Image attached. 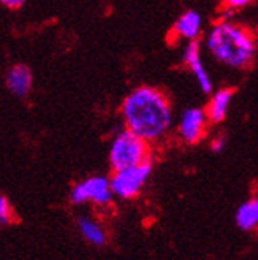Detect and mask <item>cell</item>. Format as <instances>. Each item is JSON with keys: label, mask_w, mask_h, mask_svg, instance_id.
Listing matches in <instances>:
<instances>
[{"label": "cell", "mask_w": 258, "mask_h": 260, "mask_svg": "<svg viewBox=\"0 0 258 260\" xmlns=\"http://www.w3.org/2000/svg\"><path fill=\"white\" fill-rule=\"evenodd\" d=\"M224 7H230V8H235V10H241V8H246L252 0H220Z\"/></svg>", "instance_id": "cell-15"}, {"label": "cell", "mask_w": 258, "mask_h": 260, "mask_svg": "<svg viewBox=\"0 0 258 260\" xmlns=\"http://www.w3.org/2000/svg\"><path fill=\"white\" fill-rule=\"evenodd\" d=\"M76 224H78V230L81 233V237L92 246L101 248V246H105L108 243L106 230L101 227L98 220H95L92 217H87V216H81Z\"/></svg>", "instance_id": "cell-11"}, {"label": "cell", "mask_w": 258, "mask_h": 260, "mask_svg": "<svg viewBox=\"0 0 258 260\" xmlns=\"http://www.w3.org/2000/svg\"><path fill=\"white\" fill-rule=\"evenodd\" d=\"M32 83H33L32 72L25 63H15L7 72L5 76L7 89L18 99H25L30 94Z\"/></svg>", "instance_id": "cell-9"}, {"label": "cell", "mask_w": 258, "mask_h": 260, "mask_svg": "<svg viewBox=\"0 0 258 260\" xmlns=\"http://www.w3.org/2000/svg\"><path fill=\"white\" fill-rule=\"evenodd\" d=\"M152 168H154V160H148L144 164L113 172V175L109 176V183L114 197L121 200L136 199L148 184V181L152 175Z\"/></svg>", "instance_id": "cell-4"}, {"label": "cell", "mask_w": 258, "mask_h": 260, "mask_svg": "<svg viewBox=\"0 0 258 260\" xmlns=\"http://www.w3.org/2000/svg\"><path fill=\"white\" fill-rule=\"evenodd\" d=\"M13 220V210L5 195H0V224L8 225Z\"/></svg>", "instance_id": "cell-13"}, {"label": "cell", "mask_w": 258, "mask_h": 260, "mask_svg": "<svg viewBox=\"0 0 258 260\" xmlns=\"http://www.w3.org/2000/svg\"><path fill=\"white\" fill-rule=\"evenodd\" d=\"M151 146V143L124 127L114 135L109 145L108 160L111 170L118 172L128 167L144 164L148 160H154Z\"/></svg>", "instance_id": "cell-3"}, {"label": "cell", "mask_w": 258, "mask_h": 260, "mask_svg": "<svg viewBox=\"0 0 258 260\" xmlns=\"http://www.w3.org/2000/svg\"><path fill=\"white\" fill-rule=\"evenodd\" d=\"M121 118L125 128L151 145L168 137L174 122L170 97L154 86H138L130 90L121 103Z\"/></svg>", "instance_id": "cell-1"}, {"label": "cell", "mask_w": 258, "mask_h": 260, "mask_svg": "<svg viewBox=\"0 0 258 260\" xmlns=\"http://www.w3.org/2000/svg\"><path fill=\"white\" fill-rule=\"evenodd\" d=\"M225 146H227V140L222 135H217V137L211 138V141H209V149L215 154H220L225 149Z\"/></svg>", "instance_id": "cell-14"}, {"label": "cell", "mask_w": 258, "mask_h": 260, "mask_svg": "<svg viewBox=\"0 0 258 260\" xmlns=\"http://www.w3.org/2000/svg\"><path fill=\"white\" fill-rule=\"evenodd\" d=\"M236 225L244 232H253L258 229V195L239 205L235 214Z\"/></svg>", "instance_id": "cell-12"}, {"label": "cell", "mask_w": 258, "mask_h": 260, "mask_svg": "<svg viewBox=\"0 0 258 260\" xmlns=\"http://www.w3.org/2000/svg\"><path fill=\"white\" fill-rule=\"evenodd\" d=\"M204 46L218 63L233 70L249 69L258 53L255 35L235 21L214 22L204 37Z\"/></svg>", "instance_id": "cell-2"}, {"label": "cell", "mask_w": 258, "mask_h": 260, "mask_svg": "<svg viewBox=\"0 0 258 260\" xmlns=\"http://www.w3.org/2000/svg\"><path fill=\"white\" fill-rule=\"evenodd\" d=\"M235 13H236V10L235 8H230V7H222V10H220V21H233V18H235Z\"/></svg>", "instance_id": "cell-16"}, {"label": "cell", "mask_w": 258, "mask_h": 260, "mask_svg": "<svg viewBox=\"0 0 258 260\" xmlns=\"http://www.w3.org/2000/svg\"><path fill=\"white\" fill-rule=\"evenodd\" d=\"M0 4L5 5L7 8L16 10V8H21L25 4V0H0Z\"/></svg>", "instance_id": "cell-17"}, {"label": "cell", "mask_w": 258, "mask_h": 260, "mask_svg": "<svg viewBox=\"0 0 258 260\" xmlns=\"http://www.w3.org/2000/svg\"><path fill=\"white\" fill-rule=\"evenodd\" d=\"M233 97H235V89L231 87H222L211 94L208 105L204 108L211 124H220L225 121Z\"/></svg>", "instance_id": "cell-10"}, {"label": "cell", "mask_w": 258, "mask_h": 260, "mask_svg": "<svg viewBox=\"0 0 258 260\" xmlns=\"http://www.w3.org/2000/svg\"><path fill=\"white\" fill-rule=\"evenodd\" d=\"M114 193L111 190L109 178L103 175L89 176L76 183L70 190V202L73 205L92 203L97 208H106L113 203Z\"/></svg>", "instance_id": "cell-5"}, {"label": "cell", "mask_w": 258, "mask_h": 260, "mask_svg": "<svg viewBox=\"0 0 258 260\" xmlns=\"http://www.w3.org/2000/svg\"><path fill=\"white\" fill-rule=\"evenodd\" d=\"M203 32V18L197 10H187L173 24L168 38L171 40H200Z\"/></svg>", "instance_id": "cell-8"}, {"label": "cell", "mask_w": 258, "mask_h": 260, "mask_svg": "<svg viewBox=\"0 0 258 260\" xmlns=\"http://www.w3.org/2000/svg\"><path fill=\"white\" fill-rule=\"evenodd\" d=\"M182 62L186 67L192 72V75L195 76L197 83L200 84V89L203 94H212L214 92V84L212 80L206 70L203 59H201V43L200 40H192L187 42L184 53H182Z\"/></svg>", "instance_id": "cell-7"}, {"label": "cell", "mask_w": 258, "mask_h": 260, "mask_svg": "<svg viewBox=\"0 0 258 260\" xmlns=\"http://www.w3.org/2000/svg\"><path fill=\"white\" fill-rule=\"evenodd\" d=\"M209 124L211 122L204 108H200V107L186 108L179 114V119L176 124L177 138L182 141L184 145H189V146L198 145L206 137Z\"/></svg>", "instance_id": "cell-6"}]
</instances>
